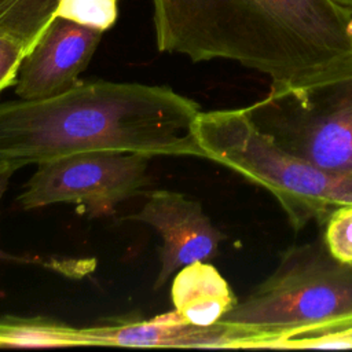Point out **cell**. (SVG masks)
I'll return each instance as SVG.
<instances>
[{
	"instance_id": "obj_8",
	"label": "cell",
	"mask_w": 352,
	"mask_h": 352,
	"mask_svg": "<svg viewBox=\"0 0 352 352\" xmlns=\"http://www.w3.org/2000/svg\"><path fill=\"white\" fill-rule=\"evenodd\" d=\"M129 219L150 224L162 236L161 268L154 289L162 287L179 268L213 258L224 239L199 202L169 190L150 192L142 210Z\"/></svg>"
},
{
	"instance_id": "obj_14",
	"label": "cell",
	"mask_w": 352,
	"mask_h": 352,
	"mask_svg": "<svg viewBox=\"0 0 352 352\" xmlns=\"http://www.w3.org/2000/svg\"><path fill=\"white\" fill-rule=\"evenodd\" d=\"M55 15L104 32L117 21V0H58Z\"/></svg>"
},
{
	"instance_id": "obj_6",
	"label": "cell",
	"mask_w": 352,
	"mask_h": 352,
	"mask_svg": "<svg viewBox=\"0 0 352 352\" xmlns=\"http://www.w3.org/2000/svg\"><path fill=\"white\" fill-rule=\"evenodd\" d=\"M150 160L131 151H87L50 160L38 164L18 204L36 209L73 202L91 217L107 216L150 183Z\"/></svg>"
},
{
	"instance_id": "obj_18",
	"label": "cell",
	"mask_w": 352,
	"mask_h": 352,
	"mask_svg": "<svg viewBox=\"0 0 352 352\" xmlns=\"http://www.w3.org/2000/svg\"><path fill=\"white\" fill-rule=\"evenodd\" d=\"M334 4H337L338 7L352 12V0H331Z\"/></svg>"
},
{
	"instance_id": "obj_4",
	"label": "cell",
	"mask_w": 352,
	"mask_h": 352,
	"mask_svg": "<svg viewBox=\"0 0 352 352\" xmlns=\"http://www.w3.org/2000/svg\"><path fill=\"white\" fill-rule=\"evenodd\" d=\"M245 110L292 154L352 179V62L305 81L271 84Z\"/></svg>"
},
{
	"instance_id": "obj_7",
	"label": "cell",
	"mask_w": 352,
	"mask_h": 352,
	"mask_svg": "<svg viewBox=\"0 0 352 352\" xmlns=\"http://www.w3.org/2000/svg\"><path fill=\"white\" fill-rule=\"evenodd\" d=\"M102 34L100 29L55 15L23 56L15 95L22 100H40L74 88Z\"/></svg>"
},
{
	"instance_id": "obj_3",
	"label": "cell",
	"mask_w": 352,
	"mask_h": 352,
	"mask_svg": "<svg viewBox=\"0 0 352 352\" xmlns=\"http://www.w3.org/2000/svg\"><path fill=\"white\" fill-rule=\"evenodd\" d=\"M191 135L198 157L267 190L294 231L311 221L323 224L334 208L352 202V179L329 175L292 154L263 132L245 107L201 110Z\"/></svg>"
},
{
	"instance_id": "obj_11",
	"label": "cell",
	"mask_w": 352,
	"mask_h": 352,
	"mask_svg": "<svg viewBox=\"0 0 352 352\" xmlns=\"http://www.w3.org/2000/svg\"><path fill=\"white\" fill-rule=\"evenodd\" d=\"M198 326L186 322L176 311L151 319L118 318L81 329L84 345L183 346L194 348Z\"/></svg>"
},
{
	"instance_id": "obj_13",
	"label": "cell",
	"mask_w": 352,
	"mask_h": 352,
	"mask_svg": "<svg viewBox=\"0 0 352 352\" xmlns=\"http://www.w3.org/2000/svg\"><path fill=\"white\" fill-rule=\"evenodd\" d=\"M58 0H0V33L28 51L55 16Z\"/></svg>"
},
{
	"instance_id": "obj_5",
	"label": "cell",
	"mask_w": 352,
	"mask_h": 352,
	"mask_svg": "<svg viewBox=\"0 0 352 352\" xmlns=\"http://www.w3.org/2000/svg\"><path fill=\"white\" fill-rule=\"evenodd\" d=\"M351 309L352 267L314 241L283 250L275 270L220 320L242 330H279Z\"/></svg>"
},
{
	"instance_id": "obj_12",
	"label": "cell",
	"mask_w": 352,
	"mask_h": 352,
	"mask_svg": "<svg viewBox=\"0 0 352 352\" xmlns=\"http://www.w3.org/2000/svg\"><path fill=\"white\" fill-rule=\"evenodd\" d=\"M84 345L81 329L48 318H0V348Z\"/></svg>"
},
{
	"instance_id": "obj_16",
	"label": "cell",
	"mask_w": 352,
	"mask_h": 352,
	"mask_svg": "<svg viewBox=\"0 0 352 352\" xmlns=\"http://www.w3.org/2000/svg\"><path fill=\"white\" fill-rule=\"evenodd\" d=\"M28 50L16 40L0 33V94L14 87L19 66Z\"/></svg>"
},
{
	"instance_id": "obj_2",
	"label": "cell",
	"mask_w": 352,
	"mask_h": 352,
	"mask_svg": "<svg viewBox=\"0 0 352 352\" xmlns=\"http://www.w3.org/2000/svg\"><path fill=\"white\" fill-rule=\"evenodd\" d=\"M199 111L169 87L81 80L47 99L0 103V160L21 168L87 151L198 157Z\"/></svg>"
},
{
	"instance_id": "obj_9",
	"label": "cell",
	"mask_w": 352,
	"mask_h": 352,
	"mask_svg": "<svg viewBox=\"0 0 352 352\" xmlns=\"http://www.w3.org/2000/svg\"><path fill=\"white\" fill-rule=\"evenodd\" d=\"M226 349H352V309L319 322L279 330H242L221 322Z\"/></svg>"
},
{
	"instance_id": "obj_15",
	"label": "cell",
	"mask_w": 352,
	"mask_h": 352,
	"mask_svg": "<svg viewBox=\"0 0 352 352\" xmlns=\"http://www.w3.org/2000/svg\"><path fill=\"white\" fill-rule=\"evenodd\" d=\"M323 243L341 264L352 267V202L334 208L327 216Z\"/></svg>"
},
{
	"instance_id": "obj_10",
	"label": "cell",
	"mask_w": 352,
	"mask_h": 352,
	"mask_svg": "<svg viewBox=\"0 0 352 352\" xmlns=\"http://www.w3.org/2000/svg\"><path fill=\"white\" fill-rule=\"evenodd\" d=\"M175 311L188 323L210 326L238 302L228 282L208 261L182 267L170 289Z\"/></svg>"
},
{
	"instance_id": "obj_17",
	"label": "cell",
	"mask_w": 352,
	"mask_h": 352,
	"mask_svg": "<svg viewBox=\"0 0 352 352\" xmlns=\"http://www.w3.org/2000/svg\"><path fill=\"white\" fill-rule=\"evenodd\" d=\"M18 168L19 166L16 164H14V162L6 161V160H0V201H1L3 194L7 190V186H8V182H10L11 176L14 175V172ZM7 257H10V256L0 249V258H7Z\"/></svg>"
},
{
	"instance_id": "obj_1",
	"label": "cell",
	"mask_w": 352,
	"mask_h": 352,
	"mask_svg": "<svg viewBox=\"0 0 352 352\" xmlns=\"http://www.w3.org/2000/svg\"><path fill=\"white\" fill-rule=\"evenodd\" d=\"M153 10L160 51L234 60L271 84L352 62V12L331 0H153Z\"/></svg>"
}]
</instances>
